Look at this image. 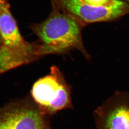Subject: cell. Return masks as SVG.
Returning a JSON list of instances; mask_svg holds the SVG:
<instances>
[{"mask_svg":"<svg viewBox=\"0 0 129 129\" xmlns=\"http://www.w3.org/2000/svg\"><path fill=\"white\" fill-rule=\"evenodd\" d=\"M83 25L68 15L53 9L48 18L40 23L32 25L31 28L46 46L50 54H62L71 50H79L90 57L83 45Z\"/></svg>","mask_w":129,"mask_h":129,"instance_id":"obj_1","label":"cell"},{"mask_svg":"<svg viewBox=\"0 0 129 129\" xmlns=\"http://www.w3.org/2000/svg\"><path fill=\"white\" fill-rule=\"evenodd\" d=\"M0 32L9 70L50 54L42 43H29L24 39L6 0H0Z\"/></svg>","mask_w":129,"mask_h":129,"instance_id":"obj_2","label":"cell"},{"mask_svg":"<svg viewBox=\"0 0 129 129\" xmlns=\"http://www.w3.org/2000/svg\"><path fill=\"white\" fill-rule=\"evenodd\" d=\"M71 86L56 66L51 67L48 75L35 82L31 90L32 99L45 116L71 108Z\"/></svg>","mask_w":129,"mask_h":129,"instance_id":"obj_3","label":"cell"},{"mask_svg":"<svg viewBox=\"0 0 129 129\" xmlns=\"http://www.w3.org/2000/svg\"><path fill=\"white\" fill-rule=\"evenodd\" d=\"M45 117L32 98L13 100L0 107V129H50Z\"/></svg>","mask_w":129,"mask_h":129,"instance_id":"obj_4","label":"cell"},{"mask_svg":"<svg viewBox=\"0 0 129 129\" xmlns=\"http://www.w3.org/2000/svg\"><path fill=\"white\" fill-rule=\"evenodd\" d=\"M53 9L68 15L83 26L89 23L115 20L129 12V5L124 2L112 8L95 7L82 0H51Z\"/></svg>","mask_w":129,"mask_h":129,"instance_id":"obj_5","label":"cell"},{"mask_svg":"<svg viewBox=\"0 0 129 129\" xmlns=\"http://www.w3.org/2000/svg\"><path fill=\"white\" fill-rule=\"evenodd\" d=\"M97 129H129V94L117 91L95 110Z\"/></svg>","mask_w":129,"mask_h":129,"instance_id":"obj_6","label":"cell"},{"mask_svg":"<svg viewBox=\"0 0 129 129\" xmlns=\"http://www.w3.org/2000/svg\"><path fill=\"white\" fill-rule=\"evenodd\" d=\"M85 4L95 7L112 8L122 5L124 2L120 0H82Z\"/></svg>","mask_w":129,"mask_h":129,"instance_id":"obj_7","label":"cell"},{"mask_svg":"<svg viewBox=\"0 0 129 129\" xmlns=\"http://www.w3.org/2000/svg\"><path fill=\"white\" fill-rule=\"evenodd\" d=\"M9 62L0 32V74L9 71Z\"/></svg>","mask_w":129,"mask_h":129,"instance_id":"obj_8","label":"cell"},{"mask_svg":"<svg viewBox=\"0 0 129 129\" xmlns=\"http://www.w3.org/2000/svg\"></svg>","mask_w":129,"mask_h":129,"instance_id":"obj_9","label":"cell"}]
</instances>
